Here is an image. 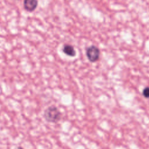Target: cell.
Masks as SVG:
<instances>
[{
    "mask_svg": "<svg viewBox=\"0 0 149 149\" xmlns=\"http://www.w3.org/2000/svg\"><path fill=\"white\" fill-rule=\"evenodd\" d=\"M38 2L37 0H24L23 5L24 9L29 12H32L37 6Z\"/></svg>",
    "mask_w": 149,
    "mask_h": 149,
    "instance_id": "cell-3",
    "label": "cell"
},
{
    "mask_svg": "<svg viewBox=\"0 0 149 149\" xmlns=\"http://www.w3.org/2000/svg\"><path fill=\"white\" fill-rule=\"evenodd\" d=\"M62 50L64 54L68 56L73 57L76 55V51L74 50L73 47L70 45H69V44L65 45L63 46Z\"/></svg>",
    "mask_w": 149,
    "mask_h": 149,
    "instance_id": "cell-4",
    "label": "cell"
},
{
    "mask_svg": "<svg viewBox=\"0 0 149 149\" xmlns=\"http://www.w3.org/2000/svg\"><path fill=\"white\" fill-rule=\"evenodd\" d=\"M43 116L45 120L48 122L55 123L61 120L62 113L56 107L51 105L45 109L44 112Z\"/></svg>",
    "mask_w": 149,
    "mask_h": 149,
    "instance_id": "cell-1",
    "label": "cell"
},
{
    "mask_svg": "<svg viewBox=\"0 0 149 149\" xmlns=\"http://www.w3.org/2000/svg\"><path fill=\"white\" fill-rule=\"evenodd\" d=\"M142 94L145 98H149V87H146L143 89Z\"/></svg>",
    "mask_w": 149,
    "mask_h": 149,
    "instance_id": "cell-5",
    "label": "cell"
},
{
    "mask_svg": "<svg viewBox=\"0 0 149 149\" xmlns=\"http://www.w3.org/2000/svg\"><path fill=\"white\" fill-rule=\"evenodd\" d=\"M100 49L94 45H91L87 48L86 56L91 62H95L99 59Z\"/></svg>",
    "mask_w": 149,
    "mask_h": 149,
    "instance_id": "cell-2",
    "label": "cell"
}]
</instances>
